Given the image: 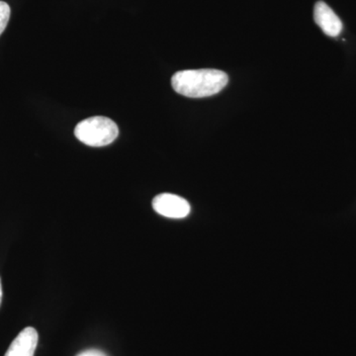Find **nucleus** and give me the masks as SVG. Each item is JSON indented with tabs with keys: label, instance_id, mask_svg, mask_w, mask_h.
Returning a JSON list of instances; mask_svg holds the SVG:
<instances>
[{
	"label": "nucleus",
	"instance_id": "f257e3e1",
	"mask_svg": "<svg viewBox=\"0 0 356 356\" xmlns=\"http://www.w3.org/2000/svg\"><path fill=\"white\" fill-rule=\"evenodd\" d=\"M229 76L219 70H186L173 74L172 88L191 98L208 97L217 95L227 86Z\"/></svg>",
	"mask_w": 356,
	"mask_h": 356
},
{
	"label": "nucleus",
	"instance_id": "f03ea898",
	"mask_svg": "<svg viewBox=\"0 0 356 356\" xmlns=\"http://www.w3.org/2000/svg\"><path fill=\"white\" fill-rule=\"evenodd\" d=\"M77 140L89 147H105L112 144L119 135L118 126L107 117H90L79 122L74 129Z\"/></svg>",
	"mask_w": 356,
	"mask_h": 356
},
{
	"label": "nucleus",
	"instance_id": "7ed1b4c3",
	"mask_svg": "<svg viewBox=\"0 0 356 356\" xmlns=\"http://www.w3.org/2000/svg\"><path fill=\"white\" fill-rule=\"evenodd\" d=\"M153 208L158 214L172 219H182L191 213V204L175 194L163 193L153 200Z\"/></svg>",
	"mask_w": 356,
	"mask_h": 356
},
{
	"label": "nucleus",
	"instance_id": "20e7f679",
	"mask_svg": "<svg viewBox=\"0 0 356 356\" xmlns=\"http://www.w3.org/2000/svg\"><path fill=\"white\" fill-rule=\"evenodd\" d=\"M316 24L329 37H337L343 30V23L331 7L324 1H318L314 8Z\"/></svg>",
	"mask_w": 356,
	"mask_h": 356
},
{
	"label": "nucleus",
	"instance_id": "39448f33",
	"mask_svg": "<svg viewBox=\"0 0 356 356\" xmlns=\"http://www.w3.org/2000/svg\"><path fill=\"white\" fill-rule=\"evenodd\" d=\"M38 339V332L34 327H25L11 343L4 356H34Z\"/></svg>",
	"mask_w": 356,
	"mask_h": 356
},
{
	"label": "nucleus",
	"instance_id": "423d86ee",
	"mask_svg": "<svg viewBox=\"0 0 356 356\" xmlns=\"http://www.w3.org/2000/svg\"><path fill=\"white\" fill-rule=\"evenodd\" d=\"M10 7L4 1H0V35L4 32L10 19Z\"/></svg>",
	"mask_w": 356,
	"mask_h": 356
},
{
	"label": "nucleus",
	"instance_id": "0eeeda50",
	"mask_svg": "<svg viewBox=\"0 0 356 356\" xmlns=\"http://www.w3.org/2000/svg\"><path fill=\"white\" fill-rule=\"evenodd\" d=\"M77 356H106L104 353H102V351L96 350H89L83 351L81 355Z\"/></svg>",
	"mask_w": 356,
	"mask_h": 356
},
{
	"label": "nucleus",
	"instance_id": "6e6552de",
	"mask_svg": "<svg viewBox=\"0 0 356 356\" xmlns=\"http://www.w3.org/2000/svg\"><path fill=\"white\" fill-rule=\"evenodd\" d=\"M1 302H2V284H1V280H0V306H1Z\"/></svg>",
	"mask_w": 356,
	"mask_h": 356
}]
</instances>
